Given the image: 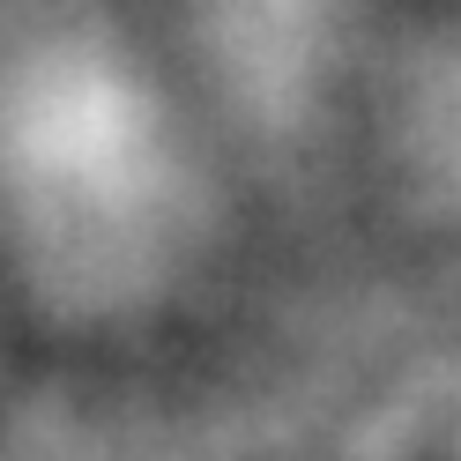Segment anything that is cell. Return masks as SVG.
I'll return each mask as SVG.
<instances>
[{
    "mask_svg": "<svg viewBox=\"0 0 461 461\" xmlns=\"http://www.w3.org/2000/svg\"><path fill=\"white\" fill-rule=\"evenodd\" d=\"M179 194L157 97L104 45L45 31L0 60V216L52 253H134Z\"/></svg>",
    "mask_w": 461,
    "mask_h": 461,
    "instance_id": "6da1fadb",
    "label": "cell"
}]
</instances>
